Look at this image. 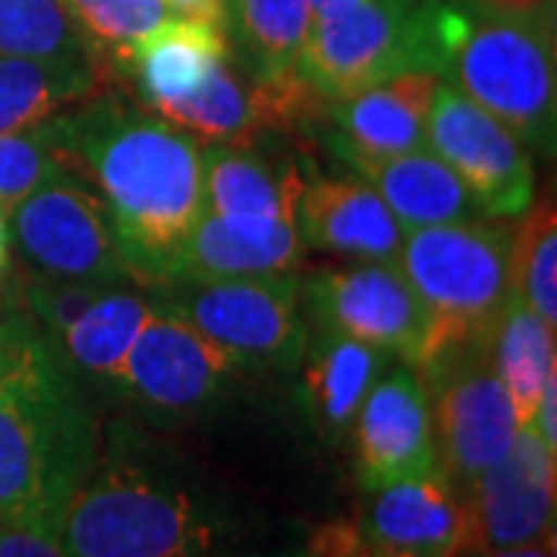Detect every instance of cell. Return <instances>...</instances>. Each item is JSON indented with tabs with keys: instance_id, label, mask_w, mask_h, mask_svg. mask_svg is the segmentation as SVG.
<instances>
[{
	"instance_id": "1",
	"label": "cell",
	"mask_w": 557,
	"mask_h": 557,
	"mask_svg": "<svg viewBox=\"0 0 557 557\" xmlns=\"http://www.w3.org/2000/svg\"><path fill=\"white\" fill-rule=\"evenodd\" d=\"M53 124L69 168L100 196L131 282L177 278L186 242L208 211L196 137L97 94L53 115Z\"/></svg>"
},
{
	"instance_id": "2",
	"label": "cell",
	"mask_w": 557,
	"mask_h": 557,
	"mask_svg": "<svg viewBox=\"0 0 557 557\" xmlns=\"http://www.w3.org/2000/svg\"><path fill=\"white\" fill-rule=\"evenodd\" d=\"M97 458V418L69 366L40 335L0 384V527L60 533Z\"/></svg>"
},
{
	"instance_id": "3",
	"label": "cell",
	"mask_w": 557,
	"mask_h": 557,
	"mask_svg": "<svg viewBox=\"0 0 557 557\" xmlns=\"http://www.w3.org/2000/svg\"><path fill=\"white\" fill-rule=\"evenodd\" d=\"M69 557H233L218 498L168 465L115 443L81 483L60 527Z\"/></svg>"
},
{
	"instance_id": "4",
	"label": "cell",
	"mask_w": 557,
	"mask_h": 557,
	"mask_svg": "<svg viewBox=\"0 0 557 557\" xmlns=\"http://www.w3.org/2000/svg\"><path fill=\"white\" fill-rule=\"evenodd\" d=\"M461 25L465 10L446 0H362L310 25L298 75L325 102L406 72L443 78Z\"/></svg>"
},
{
	"instance_id": "5",
	"label": "cell",
	"mask_w": 557,
	"mask_h": 557,
	"mask_svg": "<svg viewBox=\"0 0 557 557\" xmlns=\"http://www.w3.org/2000/svg\"><path fill=\"white\" fill-rule=\"evenodd\" d=\"M446 75H453L458 90L502 121L520 143L545 152L555 149V13H465Z\"/></svg>"
},
{
	"instance_id": "6",
	"label": "cell",
	"mask_w": 557,
	"mask_h": 557,
	"mask_svg": "<svg viewBox=\"0 0 557 557\" xmlns=\"http://www.w3.org/2000/svg\"><path fill=\"white\" fill-rule=\"evenodd\" d=\"M511 245V226L474 218L421 226L403 236L397 260L434 317V347L493 335L515 295Z\"/></svg>"
},
{
	"instance_id": "7",
	"label": "cell",
	"mask_w": 557,
	"mask_h": 557,
	"mask_svg": "<svg viewBox=\"0 0 557 557\" xmlns=\"http://www.w3.org/2000/svg\"><path fill=\"white\" fill-rule=\"evenodd\" d=\"M431 403L440 474L458 496L508 453L520 421L498 379L490 338L446 341L416 369Z\"/></svg>"
},
{
	"instance_id": "8",
	"label": "cell",
	"mask_w": 557,
	"mask_h": 557,
	"mask_svg": "<svg viewBox=\"0 0 557 557\" xmlns=\"http://www.w3.org/2000/svg\"><path fill=\"white\" fill-rule=\"evenodd\" d=\"M161 307L189 319L245 369H292L310 344L295 273L255 278H171Z\"/></svg>"
},
{
	"instance_id": "9",
	"label": "cell",
	"mask_w": 557,
	"mask_h": 557,
	"mask_svg": "<svg viewBox=\"0 0 557 557\" xmlns=\"http://www.w3.org/2000/svg\"><path fill=\"white\" fill-rule=\"evenodd\" d=\"M300 300L319 332L372 344L418 369L434 350V317L397 263L357 260L325 267L300 285Z\"/></svg>"
},
{
	"instance_id": "10",
	"label": "cell",
	"mask_w": 557,
	"mask_h": 557,
	"mask_svg": "<svg viewBox=\"0 0 557 557\" xmlns=\"http://www.w3.org/2000/svg\"><path fill=\"white\" fill-rule=\"evenodd\" d=\"M10 239L38 273L106 285L131 282L100 196L75 171L44 183L10 211Z\"/></svg>"
},
{
	"instance_id": "11",
	"label": "cell",
	"mask_w": 557,
	"mask_h": 557,
	"mask_svg": "<svg viewBox=\"0 0 557 557\" xmlns=\"http://www.w3.org/2000/svg\"><path fill=\"white\" fill-rule=\"evenodd\" d=\"M428 146L453 168L483 214L498 220L520 218L533 205L536 174L527 146L456 84H437L434 90Z\"/></svg>"
},
{
	"instance_id": "12",
	"label": "cell",
	"mask_w": 557,
	"mask_h": 557,
	"mask_svg": "<svg viewBox=\"0 0 557 557\" xmlns=\"http://www.w3.org/2000/svg\"><path fill=\"white\" fill-rule=\"evenodd\" d=\"M245 372L239 359L174 310L156 304L121 372V394L164 418L199 416Z\"/></svg>"
},
{
	"instance_id": "13",
	"label": "cell",
	"mask_w": 557,
	"mask_h": 557,
	"mask_svg": "<svg viewBox=\"0 0 557 557\" xmlns=\"http://www.w3.org/2000/svg\"><path fill=\"white\" fill-rule=\"evenodd\" d=\"M458 498V548H518L555 536V449L533 424H520L508 453Z\"/></svg>"
},
{
	"instance_id": "14",
	"label": "cell",
	"mask_w": 557,
	"mask_h": 557,
	"mask_svg": "<svg viewBox=\"0 0 557 557\" xmlns=\"http://www.w3.org/2000/svg\"><path fill=\"white\" fill-rule=\"evenodd\" d=\"M357 474L362 490L440 471L431 403L412 366L384 369L354 418Z\"/></svg>"
},
{
	"instance_id": "15",
	"label": "cell",
	"mask_w": 557,
	"mask_h": 557,
	"mask_svg": "<svg viewBox=\"0 0 557 557\" xmlns=\"http://www.w3.org/2000/svg\"><path fill=\"white\" fill-rule=\"evenodd\" d=\"M440 75L406 72L329 102L335 149L350 164L381 161L428 146V112Z\"/></svg>"
},
{
	"instance_id": "16",
	"label": "cell",
	"mask_w": 557,
	"mask_h": 557,
	"mask_svg": "<svg viewBox=\"0 0 557 557\" xmlns=\"http://www.w3.org/2000/svg\"><path fill=\"white\" fill-rule=\"evenodd\" d=\"M295 226L310 248L347 260L397 263L403 226L381 196L359 180L317 177L300 186Z\"/></svg>"
},
{
	"instance_id": "17",
	"label": "cell",
	"mask_w": 557,
	"mask_h": 557,
	"mask_svg": "<svg viewBox=\"0 0 557 557\" xmlns=\"http://www.w3.org/2000/svg\"><path fill=\"white\" fill-rule=\"evenodd\" d=\"M359 536L375 552L453 557L461 542V498L440 471L369 490Z\"/></svg>"
},
{
	"instance_id": "18",
	"label": "cell",
	"mask_w": 557,
	"mask_h": 557,
	"mask_svg": "<svg viewBox=\"0 0 557 557\" xmlns=\"http://www.w3.org/2000/svg\"><path fill=\"white\" fill-rule=\"evenodd\" d=\"M295 218H233L205 211L180 260L177 278H255L292 273L304 255Z\"/></svg>"
},
{
	"instance_id": "19",
	"label": "cell",
	"mask_w": 557,
	"mask_h": 557,
	"mask_svg": "<svg viewBox=\"0 0 557 557\" xmlns=\"http://www.w3.org/2000/svg\"><path fill=\"white\" fill-rule=\"evenodd\" d=\"M223 60H230V35L223 25L171 16L134 40L119 65L134 78L139 100L159 115L193 97Z\"/></svg>"
},
{
	"instance_id": "20",
	"label": "cell",
	"mask_w": 557,
	"mask_h": 557,
	"mask_svg": "<svg viewBox=\"0 0 557 557\" xmlns=\"http://www.w3.org/2000/svg\"><path fill=\"white\" fill-rule=\"evenodd\" d=\"M354 168L369 180L403 230L471 220L478 211L453 168L434 152L416 149L394 159L359 161Z\"/></svg>"
},
{
	"instance_id": "21",
	"label": "cell",
	"mask_w": 557,
	"mask_h": 557,
	"mask_svg": "<svg viewBox=\"0 0 557 557\" xmlns=\"http://www.w3.org/2000/svg\"><path fill=\"white\" fill-rule=\"evenodd\" d=\"M304 359V391L313 421L325 437H341L354 424L372 384L384 375L391 354L347 335L319 332L317 341L307 344Z\"/></svg>"
},
{
	"instance_id": "22",
	"label": "cell",
	"mask_w": 557,
	"mask_h": 557,
	"mask_svg": "<svg viewBox=\"0 0 557 557\" xmlns=\"http://www.w3.org/2000/svg\"><path fill=\"white\" fill-rule=\"evenodd\" d=\"M201 161L211 211L233 218H295L304 186L295 168L276 171L248 143H211L201 149Z\"/></svg>"
},
{
	"instance_id": "23",
	"label": "cell",
	"mask_w": 557,
	"mask_h": 557,
	"mask_svg": "<svg viewBox=\"0 0 557 557\" xmlns=\"http://www.w3.org/2000/svg\"><path fill=\"white\" fill-rule=\"evenodd\" d=\"M100 60L0 57V134L28 131L94 97Z\"/></svg>"
},
{
	"instance_id": "24",
	"label": "cell",
	"mask_w": 557,
	"mask_h": 557,
	"mask_svg": "<svg viewBox=\"0 0 557 557\" xmlns=\"http://www.w3.org/2000/svg\"><path fill=\"white\" fill-rule=\"evenodd\" d=\"M152 300L134 288L115 285L90 304V310L62 332V362L81 375L119 391L124 359L137 341L143 322L152 313Z\"/></svg>"
},
{
	"instance_id": "25",
	"label": "cell",
	"mask_w": 557,
	"mask_h": 557,
	"mask_svg": "<svg viewBox=\"0 0 557 557\" xmlns=\"http://www.w3.org/2000/svg\"><path fill=\"white\" fill-rule=\"evenodd\" d=\"M310 25L313 16L307 0H226V35H233L258 84L298 72Z\"/></svg>"
},
{
	"instance_id": "26",
	"label": "cell",
	"mask_w": 557,
	"mask_h": 557,
	"mask_svg": "<svg viewBox=\"0 0 557 557\" xmlns=\"http://www.w3.org/2000/svg\"><path fill=\"white\" fill-rule=\"evenodd\" d=\"M490 350L518 421L530 424L545 381L557 375L555 325L539 319L520 295H511L490 335Z\"/></svg>"
},
{
	"instance_id": "27",
	"label": "cell",
	"mask_w": 557,
	"mask_h": 557,
	"mask_svg": "<svg viewBox=\"0 0 557 557\" xmlns=\"http://www.w3.org/2000/svg\"><path fill=\"white\" fill-rule=\"evenodd\" d=\"M159 115L189 137L211 143H248L267 131L255 84H245L230 60L220 62L193 97L168 106Z\"/></svg>"
},
{
	"instance_id": "28",
	"label": "cell",
	"mask_w": 557,
	"mask_h": 557,
	"mask_svg": "<svg viewBox=\"0 0 557 557\" xmlns=\"http://www.w3.org/2000/svg\"><path fill=\"white\" fill-rule=\"evenodd\" d=\"M0 57L100 60L65 0H0Z\"/></svg>"
},
{
	"instance_id": "29",
	"label": "cell",
	"mask_w": 557,
	"mask_h": 557,
	"mask_svg": "<svg viewBox=\"0 0 557 557\" xmlns=\"http://www.w3.org/2000/svg\"><path fill=\"white\" fill-rule=\"evenodd\" d=\"M515 295L548 325L557 322V214L552 199L530 205L511 245Z\"/></svg>"
},
{
	"instance_id": "30",
	"label": "cell",
	"mask_w": 557,
	"mask_h": 557,
	"mask_svg": "<svg viewBox=\"0 0 557 557\" xmlns=\"http://www.w3.org/2000/svg\"><path fill=\"white\" fill-rule=\"evenodd\" d=\"M69 168L53 119L28 131L0 134V208L10 211L44 183L57 180Z\"/></svg>"
},
{
	"instance_id": "31",
	"label": "cell",
	"mask_w": 557,
	"mask_h": 557,
	"mask_svg": "<svg viewBox=\"0 0 557 557\" xmlns=\"http://www.w3.org/2000/svg\"><path fill=\"white\" fill-rule=\"evenodd\" d=\"M65 7L90 47L115 62H121L134 40L174 16L164 0H65Z\"/></svg>"
},
{
	"instance_id": "32",
	"label": "cell",
	"mask_w": 557,
	"mask_h": 557,
	"mask_svg": "<svg viewBox=\"0 0 557 557\" xmlns=\"http://www.w3.org/2000/svg\"><path fill=\"white\" fill-rule=\"evenodd\" d=\"M115 285L106 282H87V278H57V276H38L22 282V295L25 307L32 310V317L38 319L44 341H57L72 325L78 322L90 304L106 295Z\"/></svg>"
},
{
	"instance_id": "33",
	"label": "cell",
	"mask_w": 557,
	"mask_h": 557,
	"mask_svg": "<svg viewBox=\"0 0 557 557\" xmlns=\"http://www.w3.org/2000/svg\"><path fill=\"white\" fill-rule=\"evenodd\" d=\"M40 341V332L22 313H3L0 317V384L10 379L28 350Z\"/></svg>"
},
{
	"instance_id": "34",
	"label": "cell",
	"mask_w": 557,
	"mask_h": 557,
	"mask_svg": "<svg viewBox=\"0 0 557 557\" xmlns=\"http://www.w3.org/2000/svg\"><path fill=\"white\" fill-rule=\"evenodd\" d=\"M0 557H69L60 533L28 530V527H0Z\"/></svg>"
},
{
	"instance_id": "35",
	"label": "cell",
	"mask_w": 557,
	"mask_h": 557,
	"mask_svg": "<svg viewBox=\"0 0 557 557\" xmlns=\"http://www.w3.org/2000/svg\"><path fill=\"white\" fill-rule=\"evenodd\" d=\"M474 16H548L555 0H446Z\"/></svg>"
},
{
	"instance_id": "36",
	"label": "cell",
	"mask_w": 557,
	"mask_h": 557,
	"mask_svg": "<svg viewBox=\"0 0 557 557\" xmlns=\"http://www.w3.org/2000/svg\"><path fill=\"white\" fill-rule=\"evenodd\" d=\"M536 434L545 440L548 449H557V375L545 381L542 387V397L536 403V412H533V421Z\"/></svg>"
},
{
	"instance_id": "37",
	"label": "cell",
	"mask_w": 557,
	"mask_h": 557,
	"mask_svg": "<svg viewBox=\"0 0 557 557\" xmlns=\"http://www.w3.org/2000/svg\"><path fill=\"white\" fill-rule=\"evenodd\" d=\"M174 16L214 22L226 28V0H164Z\"/></svg>"
},
{
	"instance_id": "38",
	"label": "cell",
	"mask_w": 557,
	"mask_h": 557,
	"mask_svg": "<svg viewBox=\"0 0 557 557\" xmlns=\"http://www.w3.org/2000/svg\"><path fill=\"white\" fill-rule=\"evenodd\" d=\"M453 557H555V536L518 545V548H456Z\"/></svg>"
},
{
	"instance_id": "39",
	"label": "cell",
	"mask_w": 557,
	"mask_h": 557,
	"mask_svg": "<svg viewBox=\"0 0 557 557\" xmlns=\"http://www.w3.org/2000/svg\"><path fill=\"white\" fill-rule=\"evenodd\" d=\"M357 3H362V0H307L313 22L329 20V16H338V13L350 10V7H357Z\"/></svg>"
},
{
	"instance_id": "40",
	"label": "cell",
	"mask_w": 557,
	"mask_h": 557,
	"mask_svg": "<svg viewBox=\"0 0 557 557\" xmlns=\"http://www.w3.org/2000/svg\"><path fill=\"white\" fill-rule=\"evenodd\" d=\"M7 260H10V220H7V211L0 208V273L7 270Z\"/></svg>"
},
{
	"instance_id": "41",
	"label": "cell",
	"mask_w": 557,
	"mask_h": 557,
	"mask_svg": "<svg viewBox=\"0 0 557 557\" xmlns=\"http://www.w3.org/2000/svg\"><path fill=\"white\" fill-rule=\"evenodd\" d=\"M379 557H416V555H403V552H379Z\"/></svg>"
},
{
	"instance_id": "42",
	"label": "cell",
	"mask_w": 557,
	"mask_h": 557,
	"mask_svg": "<svg viewBox=\"0 0 557 557\" xmlns=\"http://www.w3.org/2000/svg\"><path fill=\"white\" fill-rule=\"evenodd\" d=\"M0 317H3V292H0Z\"/></svg>"
},
{
	"instance_id": "43",
	"label": "cell",
	"mask_w": 557,
	"mask_h": 557,
	"mask_svg": "<svg viewBox=\"0 0 557 557\" xmlns=\"http://www.w3.org/2000/svg\"><path fill=\"white\" fill-rule=\"evenodd\" d=\"M399 3H416V0H399Z\"/></svg>"
},
{
	"instance_id": "44",
	"label": "cell",
	"mask_w": 557,
	"mask_h": 557,
	"mask_svg": "<svg viewBox=\"0 0 557 557\" xmlns=\"http://www.w3.org/2000/svg\"><path fill=\"white\" fill-rule=\"evenodd\" d=\"M375 557H379V555H375Z\"/></svg>"
}]
</instances>
